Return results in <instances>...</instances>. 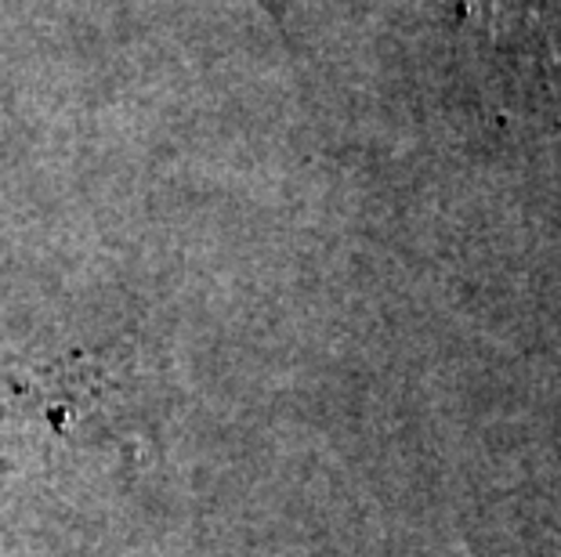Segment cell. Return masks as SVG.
I'll return each mask as SVG.
<instances>
[{
  "mask_svg": "<svg viewBox=\"0 0 561 557\" xmlns=\"http://www.w3.org/2000/svg\"><path fill=\"white\" fill-rule=\"evenodd\" d=\"M261 4H265V8L272 11V15H276V19H279V0H261Z\"/></svg>",
  "mask_w": 561,
  "mask_h": 557,
  "instance_id": "obj_1",
  "label": "cell"
}]
</instances>
